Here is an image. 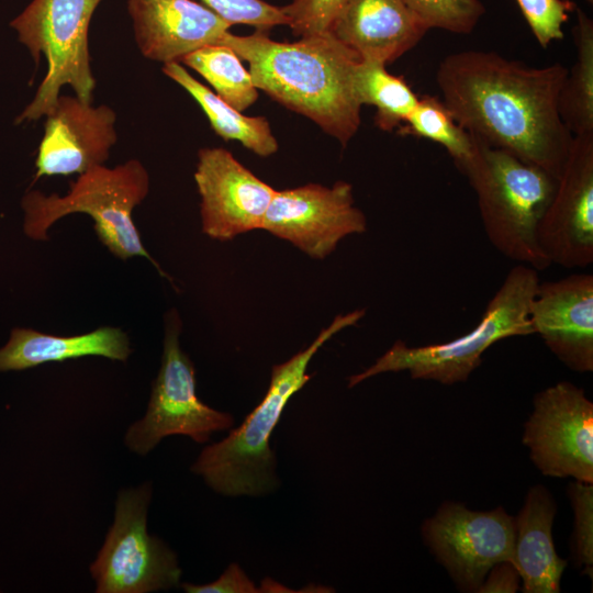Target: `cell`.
<instances>
[{"mask_svg":"<svg viewBox=\"0 0 593 593\" xmlns=\"http://www.w3.org/2000/svg\"><path fill=\"white\" fill-rule=\"evenodd\" d=\"M421 530L432 553L463 592H478L496 563L513 562L515 521L503 507L473 511L446 501Z\"/></svg>","mask_w":593,"mask_h":593,"instance_id":"10","label":"cell"},{"mask_svg":"<svg viewBox=\"0 0 593 593\" xmlns=\"http://www.w3.org/2000/svg\"><path fill=\"white\" fill-rule=\"evenodd\" d=\"M181 323L175 310L166 316L164 350L144 417L125 435L130 450L145 456L165 437L186 435L205 443L212 433L228 429L231 414L204 404L195 393L194 367L179 344Z\"/></svg>","mask_w":593,"mask_h":593,"instance_id":"9","label":"cell"},{"mask_svg":"<svg viewBox=\"0 0 593 593\" xmlns=\"http://www.w3.org/2000/svg\"><path fill=\"white\" fill-rule=\"evenodd\" d=\"M538 283L536 269L516 265L469 333L445 343L414 347L399 339L374 363L350 376L348 388L380 373L400 371H407L414 380L444 385L467 381L490 346L504 338L533 334L529 306Z\"/></svg>","mask_w":593,"mask_h":593,"instance_id":"5","label":"cell"},{"mask_svg":"<svg viewBox=\"0 0 593 593\" xmlns=\"http://www.w3.org/2000/svg\"><path fill=\"white\" fill-rule=\"evenodd\" d=\"M354 88L361 105L376 108L374 124L384 132L399 128L418 102L404 77L389 72L387 65L379 61L360 59Z\"/></svg>","mask_w":593,"mask_h":593,"instance_id":"23","label":"cell"},{"mask_svg":"<svg viewBox=\"0 0 593 593\" xmlns=\"http://www.w3.org/2000/svg\"><path fill=\"white\" fill-rule=\"evenodd\" d=\"M536 41L542 48L564 37L562 25L577 4L570 0H516Z\"/></svg>","mask_w":593,"mask_h":593,"instance_id":"28","label":"cell"},{"mask_svg":"<svg viewBox=\"0 0 593 593\" xmlns=\"http://www.w3.org/2000/svg\"><path fill=\"white\" fill-rule=\"evenodd\" d=\"M199 74L225 102L243 112L258 99L259 90L239 56L223 44L202 47L181 63Z\"/></svg>","mask_w":593,"mask_h":593,"instance_id":"24","label":"cell"},{"mask_svg":"<svg viewBox=\"0 0 593 593\" xmlns=\"http://www.w3.org/2000/svg\"><path fill=\"white\" fill-rule=\"evenodd\" d=\"M200 2L232 25L244 24L267 32L273 26L288 25L281 7L264 0H200Z\"/></svg>","mask_w":593,"mask_h":593,"instance_id":"29","label":"cell"},{"mask_svg":"<svg viewBox=\"0 0 593 593\" xmlns=\"http://www.w3.org/2000/svg\"><path fill=\"white\" fill-rule=\"evenodd\" d=\"M523 444L544 475L593 483V403L584 390L560 381L537 392Z\"/></svg>","mask_w":593,"mask_h":593,"instance_id":"11","label":"cell"},{"mask_svg":"<svg viewBox=\"0 0 593 593\" xmlns=\"http://www.w3.org/2000/svg\"><path fill=\"white\" fill-rule=\"evenodd\" d=\"M429 29L469 34L485 13L480 0H403Z\"/></svg>","mask_w":593,"mask_h":593,"instance_id":"26","label":"cell"},{"mask_svg":"<svg viewBox=\"0 0 593 593\" xmlns=\"http://www.w3.org/2000/svg\"><path fill=\"white\" fill-rule=\"evenodd\" d=\"M557 506L542 485L532 486L515 521L513 563L525 593H558L567 560L558 556L552 538Z\"/></svg>","mask_w":593,"mask_h":593,"instance_id":"19","label":"cell"},{"mask_svg":"<svg viewBox=\"0 0 593 593\" xmlns=\"http://www.w3.org/2000/svg\"><path fill=\"white\" fill-rule=\"evenodd\" d=\"M365 314L361 309L335 316L309 347L273 366L262 401L227 437L204 448L192 471L225 495H259L270 491L277 480L269 439L284 406L310 380L306 369L317 350L338 332L356 325Z\"/></svg>","mask_w":593,"mask_h":593,"instance_id":"4","label":"cell"},{"mask_svg":"<svg viewBox=\"0 0 593 593\" xmlns=\"http://www.w3.org/2000/svg\"><path fill=\"white\" fill-rule=\"evenodd\" d=\"M519 583L521 577L514 563L503 561L491 568L478 593H514Z\"/></svg>","mask_w":593,"mask_h":593,"instance_id":"32","label":"cell"},{"mask_svg":"<svg viewBox=\"0 0 593 593\" xmlns=\"http://www.w3.org/2000/svg\"><path fill=\"white\" fill-rule=\"evenodd\" d=\"M44 118L34 181L44 176L81 175L104 165L118 141L114 110L76 94H60Z\"/></svg>","mask_w":593,"mask_h":593,"instance_id":"15","label":"cell"},{"mask_svg":"<svg viewBox=\"0 0 593 593\" xmlns=\"http://www.w3.org/2000/svg\"><path fill=\"white\" fill-rule=\"evenodd\" d=\"M188 593H254L259 592L237 563H232L214 582L203 585L182 583Z\"/></svg>","mask_w":593,"mask_h":593,"instance_id":"31","label":"cell"},{"mask_svg":"<svg viewBox=\"0 0 593 593\" xmlns=\"http://www.w3.org/2000/svg\"><path fill=\"white\" fill-rule=\"evenodd\" d=\"M347 0H292L281 7L288 26L298 37L327 32Z\"/></svg>","mask_w":593,"mask_h":593,"instance_id":"30","label":"cell"},{"mask_svg":"<svg viewBox=\"0 0 593 593\" xmlns=\"http://www.w3.org/2000/svg\"><path fill=\"white\" fill-rule=\"evenodd\" d=\"M567 74L560 63L529 67L495 52L469 49L446 56L436 81L465 131L558 178L574 137L558 112Z\"/></svg>","mask_w":593,"mask_h":593,"instance_id":"1","label":"cell"},{"mask_svg":"<svg viewBox=\"0 0 593 593\" xmlns=\"http://www.w3.org/2000/svg\"><path fill=\"white\" fill-rule=\"evenodd\" d=\"M194 181L202 232L225 242L261 228L276 190L222 147L198 152Z\"/></svg>","mask_w":593,"mask_h":593,"instance_id":"13","label":"cell"},{"mask_svg":"<svg viewBox=\"0 0 593 593\" xmlns=\"http://www.w3.org/2000/svg\"><path fill=\"white\" fill-rule=\"evenodd\" d=\"M102 0H32L10 23L18 40L38 63L44 56L46 74L33 99L16 116L15 124L44 118L61 88L92 102L96 78L89 52V26Z\"/></svg>","mask_w":593,"mask_h":593,"instance_id":"7","label":"cell"},{"mask_svg":"<svg viewBox=\"0 0 593 593\" xmlns=\"http://www.w3.org/2000/svg\"><path fill=\"white\" fill-rule=\"evenodd\" d=\"M471 135V134H470ZM472 152L457 169L473 189L485 234L505 257L541 271L551 266L538 240L558 178L471 135Z\"/></svg>","mask_w":593,"mask_h":593,"instance_id":"3","label":"cell"},{"mask_svg":"<svg viewBox=\"0 0 593 593\" xmlns=\"http://www.w3.org/2000/svg\"><path fill=\"white\" fill-rule=\"evenodd\" d=\"M161 70L195 100L221 138L237 141L260 157L271 156L278 150V142L266 118L243 114L194 78L180 63L165 64Z\"/></svg>","mask_w":593,"mask_h":593,"instance_id":"21","label":"cell"},{"mask_svg":"<svg viewBox=\"0 0 593 593\" xmlns=\"http://www.w3.org/2000/svg\"><path fill=\"white\" fill-rule=\"evenodd\" d=\"M125 332L103 326L76 336H54L31 328H14L0 349V371L24 370L52 361L102 356L126 361L131 354Z\"/></svg>","mask_w":593,"mask_h":593,"instance_id":"20","label":"cell"},{"mask_svg":"<svg viewBox=\"0 0 593 593\" xmlns=\"http://www.w3.org/2000/svg\"><path fill=\"white\" fill-rule=\"evenodd\" d=\"M152 484L122 490L114 522L90 567L98 593H148L179 585L181 569L175 552L147 533Z\"/></svg>","mask_w":593,"mask_h":593,"instance_id":"8","label":"cell"},{"mask_svg":"<svg viewBox=\"0 0 593 593\" xmlns=\"http://www.w3.org/2000/svg\"><path fill=\"white\" fill-rule=\"evenodd\" d=\"M141 54L163 65L221 43L232 24L194 0H127Z\"/></svg>","mask_w":593,"mask_h":593,"instance_id":"17","label":"cell"},{"mask_svg":"<svg viewBox=\"0 0 593 593\" xmlns=\"http://www.w3.org/2000/svg\"><path fill=\"white\" fill-rule=\"evenodd\" d=\"M575 13L577 59L558 99L560 119L573 136L593 133V20L578 7Z\"/></svg>","mask_w":593,"mask_h":593,"instance_id":"22","label":"cell"},{"mask_svg":"<svg viewBox=\"0 0 593 593\" xmlns=\"http://www.w3.org/2000/svg\"><path fill=\"white\" fill-rule=\"evenodd\" d=\"M398 134L426 138L441 145L455 166L469 158L472 152L471 135L452 118L444 102L434 96H423Z\"/></svg>","mask_w":593,"mask_h":593,"instance_id":"25","label":"cell"},{"mask_svg":"<svg viewBox=\"0 0 593 593\" xmlns=\"http://www.w3.org/2000/svg\"><path fill=\"white\" fill-rule=\"evenodd\" d=\"M261 230L288 240L314 259L331 255L338 243L367 231V217L356 206L353 186L307 183L276 190Z\"/></svg>","mask_w":593,"mask_h":593,"instance_id":"12","label":"cell"},{"mask_svg":"<svg viewBox=\"0 0 593 593\" xmlns=\"http://www.w3.org/2000/svg\"><path fill=\"white\" fill-rule=\"evenodd\" d=\"M538 240L551 265L585 268L593 262V133L573 137Z\"/></svg>","mask_w":593,"mask_h":593,"instance_id":"14","label":"cell"},{"mask_svg":"<svg viewBox=\"0 0 593 593\" xmlns=\"http://www.w3.org/2000/svg\"><path fill=\"white\" fill-rule=\"evenodd\" d=\"M248 64L254 85L346 147L361 122L354 76L360 58L328 31L277 42L267 31L227 32L221 43Z\"/></svg>","mask_w":593,"mask_h":593,"instance_id":"2","label":"cell"},{"mask_svg":"<svg viewBox=\"0 0 593 593\" xmlns=\"http://www.w3.org/2000/svg\"><path fill=\"white\" fill-rule=\"evenodd\" d=\"M427 31L403 0H347L328 29L361 60L384 65L414 48Z\"/></svg>","mask_w":593,"mask_h":593,"instance_id":"18","label":"cell"},{"mask_svg":"<svg viewBox=\"0 0 593 593\" xmlns=\"http://www.w3.org/2000/svg\"><path fill=\"white\" fill-rule=\"evenodd\" d=\"M149 191V176L138 159H130L109 168L97 166L78 176L66 195L29 191L22 199L23 230L35 240H47L48 230L59 219L71 213H86L94 222L100 242L122 260L145 257L163 276L159 265L143 246L132 220L135 206Z\"/></svg>","mask_w":593,"mask_h":593,"instance_id":"6","label":"cell"},{"mask_svg":"<svg viewBox=\"0 0 593 593\" xmlns=\"http://www.w3.org/2000/svg\"><path fill=\"white\" fill-rule=\"evenodd\" d=\"M573 510L572 552L586 575L593 573V483L573 480L568 486Z\"/></svg>","mask_w":593,"mask_h":593,"instance_id":"27","label":"cell"},{"mask_svg":"<svg viewBox=\"0 0 593 593\" xmlns=\"http://www.w3.org/2000/svg\"><path fill=\"white\" fill-rule=\"evenodd\" d=\"M584 1L588 2L589 4L593 3V0H584Z\"/></svg>","mask_w":593,"mask_h":593,"instance_id":"33","label":"cell"},{"mask_svg":"<svg viewBox=\"0 0 593 593\" xmlns=\"http://www.w3.org/2000/svg\"><path fill=\"white\" fill-rule=\"evenodd\" d=\"M533 334L570 370L593 371V275L538 283L529 306Z\"/></svg>","mask_w":593,"mask_h":593,"instance_id":"16","label":"cell"}]
</instances>
